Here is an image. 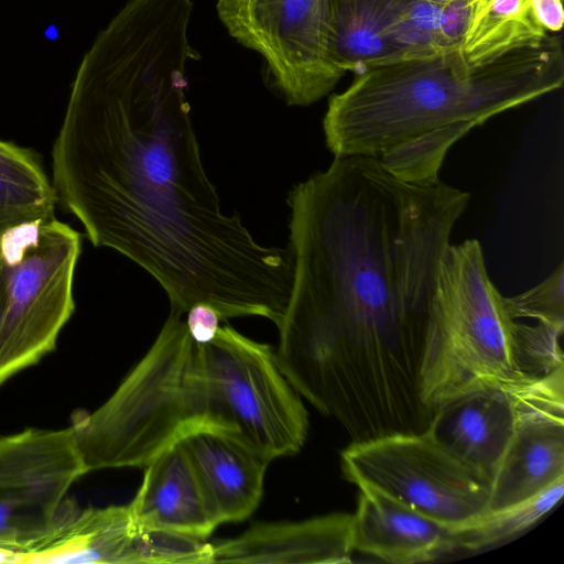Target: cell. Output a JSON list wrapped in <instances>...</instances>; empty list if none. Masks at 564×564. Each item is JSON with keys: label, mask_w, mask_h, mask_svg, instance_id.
Here are the masks:
<instances>
[{"label": "cell", "mask_w": 564, "mask_h": 564, "mask_svg": "<svg viewBox=\"0 0 564 564\" xmlns=\"http://www.w3.org/2000/svg\"><path fill=\"white\" fill-rule=\"evenodd\" d=\"M193 0H130L85 53L52 150L58 200L95 247L145 270L185 314L281 324L290 249L223 212L186 99Z\"/></svg>", "instance_id": "cell-1"}, {"label": "cell", "mask_w": 564, "mask_h": 564, "mask_svg": "<svg viewBox=\"0 0 564 564\" xmlns=\"http://www.w3.org/2000/svg\"><path fill=\"white\" fill-rule=\"evenodd\" d=\"M469 194L335 156L295 185L291 294L274 349L295 391L351 442L429 430L421 370L442 256Z\"/></svg>", "instance_id": "cell-2"}, {"label": "cell", "mask_w": 564, "mask_h": 564, "mask_svg": "<svg viewBox=\"0 0 564 564\" xmlns=\"http://www.w3.org/2000/svg\"><path fill=\"white\" fill-rule=\"evenodd\" d=\"M171 308L150 349L96 411L72 417L86 471L144 467L188 434H234L273 460L297 454L308 413L272 346L219 326L195 341Z\"/></svg>", "instance_id": "cell-3"}, {"label": "cell", "mask_w": 564, "mask_h": 564, "mask_svg": "<svg viewBox=\"0 0 564 564\" xmlns=\"http://www.w3.org/2000/svg\"><path fill=\"white\" fill-rule=\"evenodd\" d=\"M563 82V45L551 34L481 65L460 47L384 64L332 96L325 142L335 156L372 158L404 181L433 183L449 149L471 129Z\"/></svg>", "instance_id": "cell-4"}, {"label": "cell", "mask_w": 564, "mask_h": 564, "mask_svg": "<svg viewBox=\"0 0 564 564\" xmlns=\"http://www.w3.org/2000/svg\"><path fill=\"white\" fill-rule=\"evenodd\" d=\"M563 328L513 319L491 282L480 242L448 245L438 269L421 370L436 412L460 395L517 386L564 366Z\"/></svg>", "instance_id": "cell-5"}, {"label": "cell", "mask_w": 564, "mask_h": 564, "mask_svg": "<svg viewBox=\"0 0 564 564\" xmlns=\"http://www.w3.org/2000/svg\"><path fill=\"white\" fill-rule=\"evenodd\" d=\"M80 251V234L55 217L17 227L1 239L0 384L55 348L75 310Z\"/></svg>", "instance_id": "cell-6"}, {"label": "cell", "mask_w": 564, "mask_h": 564, "mask_svg": "<svg viewBox=\"0 0 564 564\" xmlns=\"http://www.w3.org/2000/svg\"><path fill=\"white\" fill-rule=\"evenodd\" d=\"M344 477L380 491L454 530L487 511L490 481L429 431L351 442L340 454Z\"/></svg>", "instance_id": "cell-7"}, {"label": "cell", "mask_w": 564, "mask_h": 564, "mask_svg": "<svg viewBox=\"0 0 564 564\" xmlns=\"http://www.w3.org/2000/svg\"><path fill=\"white\" fill-rule=\"evenodd\" d=\"M326 0H218L229 34L265 61L272 84L291 106L326 96L344 73L326 43Z\"/></svg>", "instance_id": "cell-8"}, {"label": "cell", "mask_w": 564, "mask_h": 564, "mask_svg": "<svg viewBox=\"0 0 564 564\" xmlns=\"http://www.w3.org/2000/svg\"><path fill=\"white\" fill-rule=\"evenodd\" d=\"M85 474L70 426L0 437V549L15 553L14 563L50 529L68 489Z\"/></svg>", "instance_id": "cell-9"}, {"label": "cell", "mask_w": 564, "mask_h": 564, "mask_svg": "<svg viewBox=\"0 0 564 564\" xmlns=\"http://www.w3.org/2000/svg\"><path fill=\"white\" fill-rule=\"evenodd\" d=\"M543 411H564V366L522 384L455 398L436 410L427 431L491 481L518 427Z\"/></svg>", "instance_id": "cell-10"}, {"label": "cell", "mask_w": 564, "mask_h": 564, "mask_svg": "<svg viewBox=\"0 0 564 564\" xmlns=\"http://www.w3.org/2000/svg\"><path fill=\"white\" fill-rule=\"evenodd\" d=\"M142 531L131 506L78 508L64 499L50 529L15 563H141Z\"/></svg>", "instance_id": "cell-11"}, {"label": "cell", "mask_w": 564, "mask_h": 564, "mask_svg": "<svg viewBox=\"0 0 564 564\" xmlns=\"http://www.w3.org/2000/svg\"><path fill=\"white\" fill-rule=\"evenodd\" d=\"M354 514L329 513L299 522H259L212 543L213 563H350Z\"/></svg>", "instance_id": "cell-12"}, {"label": "cell", "mask_w": 564, "mask_h": 564, "mask_svg": "<svg viewBox=\"0 0 564 564\" xmlns=\"http://www.w3.org/2000/svg\"><path fill=\"white\" fill-rule=\"evenodd\" d=\"M218 524L250 517L260 503L272 462L240 437L202 430L180 440Z\"/></svg>", "instance_id": "cell-13"}, {"label": "cell", "mask_w": 564, "mask_h": 564, "mask_svg": "<svg viewBox=\"0 0 564 564\" xmlns=\"http://www.w3.org/2000/svg\"><path fill=\"white\" fill-rule=\"evenodd\" d=\"M143 468L129 502L138 527L206 540L219 524L182 443L170 445Z\"/></svg>", "instance_id": "cell-14"}, {"label": "cell", "mask_w": 564, "mask_h": 564, "mask_svg": "<svg viewBox=\"0 0 564 564\" xmlns=\"http://www.w3.org/2000/svg\"><path fill=\"white\" fill-rule=\"evenodd\" d=\"M354 550L394 564L429 562L453 551L451 529L391 497L360 488Z\"/></svg>", "instance_id": "cell-15"}, {"label": "cell", "mask_w": 564, "mask_h": 564, "mask_svg": "<svg viewBox=\"0 0 564 564\" xmlns=\"http://www.w3.org/2000/svg\"><path fill=\"white\" fill-rule=\"evenodd\" d=\"M564 478V411L524 420L490 481L487 510L529 499Z\"/></svg>", "instance_id": "cell-16"}, {"label": "cell", "mask_w": 564, "mask_h": 564, "mask_svg": "<svg viewBox=\"0 0 564 564\" xmlns=\"http://www.w3.org/2000/svg\"><path fill=\"white\" fill-rule=\"evenodd\" d=\"M400 0H326L327 52L344 74L403 59L391 39Z\"/></svg>", "instance_id": "cell-17"}, {"label": "cell", "mask_w": 564, "mask_h": 564, "mask_svg": "<svg viewBox=\"0 0 564 564\" xmlns=\"http://www.w3.org/2000/svg\"><path fill=\"white\" fill-rule=\"evenodd\" d=\"M549 35L536 22L530 0H481L462 45L469 63L481 65Z\"/></svg>", "instance_id": "cell-18"}, {"label": "cell", "mask_w": 564, "mask_h": 564, "mask_svg": "<svg viewBox=\"0 0 564 564\" xmlns=\"http://www.w3.org/2000/svg\"><path fill=\"white\" fill-rule=\"evenodd\" d=\"M57 202L52 182L30 150L0 161V241L17 227L54 217Z\"/></svg>", "instance_id": "cell-19"}, {"label": "cell", "mask_w": 564, "mask_h": 564, "mask_svg": "<svg viewBox=\"0 0 564 564\" xmlns=\"http://www.w3.org/2000/svg\"><path fill=\"white\" fill-rule=\"evenodd\" d=\"M563 494L564 478L529 499L485 511L468 523L451 530L454 550L477 551L519 534L549 513Z\"/></svg>", "instance_id": "cell-20"}, {"label": "cell", "mask_w": 564, "mask_h": 564, "mask_svg": "<svg viewBox=\"0 0 564 564\" xmlns=\"http://www.w3.org/2000/svg\"><path fill=\"white\" fill-rule=\"evenodd\" d=\"M442 4L431 0H400L391 39L403 59L423 58L446 51L441 34Z\"/></svg>", "instance_id": "cell-21"}, {"label": "cell", "mask_w": 564, "mask_h": 564, "mask_svg": "<svg viewBox=\"0 0 564 564\" xmlns=\"http://www.w3.org/2000/svg\"><path fill=\"white\" fill-rule=\"evenodd\" d=\"M503 305L513 319L530 318L564 329V264L541 283L511 297Z\"/></svg>", "instance_id": "cell-22"}, {"label": "cell", "mask_w": 564, "mask_h": 564, "mask_svg": "<svg viewBox=\"0 0 564 564\" xmlns=\"http://www.w3.org/2000/svg\"><path fill=\"white\" fill-rule=\"evenodd\" d=\"M481 0H449L442 4L441 34L446 50L462 48Z\"/></svg>", "instance_id": "cell-23"}, {"label": "cell", "mask_w": 564, "mask_h": 564, "mask_svg": "<svg viewBox=\"0 0 564 564\" xmlns=\"http://www.w3.org/2000/svg\"><path fill=\"white\" fill-rule=\"evenodd\" d=\"M186 314L185 324L195 341L207 344L214 339L223 319L213 305L196 303L189 307Z\"/></svg>", "instance_id": "cell-24"}, {"label": "cell", "mask_w": 564, "mask_h": 564, "mask_svg": "<svg viewBox=\"0 0 564 564\" xmlns=\"http://www.w3.org/2000/svg\"><path fill=\"white\" fill-rule=\"evenodd\" d=\"M532 13L546 33H556L563 26L562 0H530Z\"/></svg>", "instance_id": "cell-25"}, {"label": "cell", "mask_w": 564, "mask_h": 564, "mask_svg": "<svg viewBox=\"0 0 564 564\" xmlns=\"http://www.w3.org/2000/svg\"><path fill=\"white\" fill-rule=\"evenodd\" d=\"M25 149L11 142L0 140V161L18 156Z\"/></svg>", "instance_id": "cell-26"}, {"label": "cell", "mask_w": 564, "mask_h": 564, "mask_svg": "<svg viewBox=\"0 0 564 564\" xmlns=\"http://www.w3.org/2000/svg\"><path fill=\"white\" fill-rule=\"evenodd\" d=\"M14 555L11 551L0 549V563H13Z\"/></svg>", "instance_id": "cell-27"}, {"label": "cell", "mask_w": 564, "mask_h": 564, "mask_svg": "<svg viewBox=\"0 0 564 564\" xmlns=\"http://www.w3.org/2000/svg\"><path fill=\"white\" fill-rule=\"evenodd\" d=\"M3 312V292H2V270H1V258H0V326L2 321Z\"/></svg>", "instance_id": "cell-28"}, {"label": "cell", "mask_w": 564, "mask_h": 564, "mask_svg": "<svg viewBox=\"0 0 564 564\" xmlns=\"http://www.w3.org/2000/svg\"><path fill=\"white\" fill-rule=\"evenodd\" d=\"M431 1L440 3V4H443V3H445V2H447L449 0H431Z\"/></svg>", "instance_id": "cell-29"}]
</instances>
